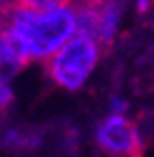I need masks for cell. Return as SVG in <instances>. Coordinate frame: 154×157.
<instances>
[{
	"instance_id": "1",
	"label": "cell",
	"mask_w": 154,
	"mask_h": 157,
	"mask_svg": "<svg viewBox=\"0 0 154 157\" xmlns=\"http://www.w3.org/2000/svg\"><path fill=\"white\" fill-rule=\"evenodd\" d=\"M2 29L20 39L30 59H50L74 37L78 29V15L72 5L50 11L11 9L0 31Z\"/></svg>"
},
{
	"instance_id": "2",
	"label": "cell",
	"mask_w": 154,
	"mask_h": 157,
	"mask_svg": "<svg viewBox=\"0 0 154 157\" xmlns=\"http://www.w3.org/2000/svg\"><path fill=\"white\" fill-rule=\"evenodd\" d=\"M100 57V46L91 37L78 33L48 59V76L65 90H78L93 72Z\"/></svg>"
},
{
	"instance_id": "3",
	"label": "cell",
	"mask_w": 154,
	"mask_h": 157,
	"mask_svg": "<svg viewBox=\"0 0 154 157\" xmlns=\"http://www.w3.org/2000/svg\"><path fill=\"white\" fill-rule=\"evenodd\" d=\"M98 144L104 153L117 157H143L141 135L128 118L113 113L98 127Z\"/></svg>"
},
{
	"instance_id": "4",
	"label": "cell",
	"mask_w": 154,
	"mask_h": 157,
	"mask_svg": "<svg viewBox=\"0 0 154 157\" xmlns=\"http://www.w3.org/2000/svg\"><path fill=\"white\" fill-rule=\"evenodd\" d=\"M74 0H0V22L11 9H24V11H50L56 7L72 5Z\"/></svg>"
},
{
	"instance_id": "5",
	"label": "cell",
	"mask_w": 154,
	"mask_h": 157,
	"mask_svg": "<svg viewBox=\"0 0 154 157\" xmlns=\"http://www.w3.org/2000/svg\"><path fill=\"white\" fill-rule=\"evenodd\" d=\"M11 98H13L11 87H9L7 83H0V109H2V107H7V105L11 103Z\"/></svg>"
}]
</instances>
